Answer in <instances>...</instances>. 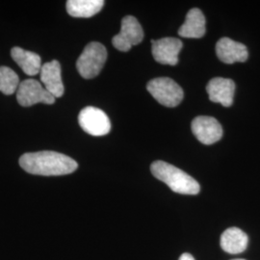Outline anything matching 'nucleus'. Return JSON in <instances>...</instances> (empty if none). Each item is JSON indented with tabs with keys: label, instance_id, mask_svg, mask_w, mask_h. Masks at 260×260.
I'll return each instance as SVG.
<instances>
[{
	"label": "nucleus",
	"instance_id": "obj_1",
	"mask_svg": "<svg viewBox=\"0 0 260 260\" xmlns=\"http://www.w3.org/2000/svg\"><path fill=\"white\" fill-rule=\"evenodd\" d=\"M19 165L31 175L58 177L74 173L78 164L73 158L56 151H38L24 153L19 158Z\"/></svg>",
	"mask_w": 260,
	"mask_h": 260
},
{
	"label": "nucleus",
	"instance_id": "obj_4",
	"mask_svg": "<svg viewBox=\"0 0 260 260\" xmlns=\"http://www.w3.org/2000/svg\"><path fill=\"white\" fill-rule=\"evenodd\" d=\"M147 88L154 100L167 107H176L183 100L184 93L181 87L168 77L150 80Z\"/></svg>",
	"mask_w": 260,
	"mask_h": 260
},
{
	"label": "nucleus",
	"instance_id": "obj_16",
	"mask_svg": "<svg viewBox=\"0 0 260 260\" xmlns=\"http://www.w3.org/2000/svg\"><path fill=\"white\" fill-rule=\"evenodd\" d=\"M103 5V0H69L67 11L74 18H91L101 12Z\"/></svg>",
	"mask_w": 260,
	"mask_h": 260
},
{
	"label": "nucleus",
	"instance_id": "obj_13",
	"mask_svg": "<svg viewBox=\"0 0 260 260\" xmlns=\"http://www.w3.org/2000/svg\"><path fill=\"white\" fill-rule=\"evenodd\" d=\"M205 18L200 9H191L186 16L184 23L178 29L180 37L200 39L205 36Z\"/></svg>",
	"mask_w": 260,
	"mask_h": 260
},
{
	"label": "nucleus",
	"instance_id": "obj_10",
	"mask_svg": "<svg viewBox=\"0 0 260 260\" xmlns=\"http://www.w3.org/2000/svg\"><path fill=\"white\" fill-rule=\"evenodd\" d=\"M216 54L224 64L245 62L249 57L248 48L230 38H222L216 45Z\"/></svg>",
	"mask_w": 260,
	"mask_h": 260
},
{
	"label": "nucleus",
	"instance_id": "obj_11",
	"mask_svg": "<svg viewBox=\"0 0 260 260\" xmlns=\"http://www.w3.org/2000/svg\"><path fill=\"white\" fill-rule=\"evenodd\" d=\"M206 91L212 103H220L224 107L233 105L235 84L232 79L222 77L213 78L207 84Z\"/></svg>",
	"mask_w": 260,
	"mask_h": 260
},
{
	"label": "nucleus",
	"instance_id": "obj_3",
	"mask_svg": "<svg viewBox=\"0 0 260 260\" xmlns=\"http://www.w3.org/2000/svg\"><path fill=\"white\" fill-rule=\"evenodd\" d=\"M107 59V50L101 43L92 42L84 48L76 62V69L85 79L95 77L103 70Z\"/></svg>",
	"mask_w": 260,
	"mask_h": 260
},
{
	"label": "nucleus",
	"instance_id": "obj_12",
	"mask_svg": "<svg viewBox=\"0 0 260 260\" xmlns=\"http://www.w3.org/2000/svg\"><path fill=\"white\" fill-rule=\"evenodd\" d=\"M40 78L47 91L55 99L61 98L64 94L65 88L62 81L61 65L57 60L43 65L40 73Z\"/></svg>",
	"mask_w": 260,
	"mask_h": 260
},
{
	"label": "nucleus",
	"instance_id": "obj_7",
	"mask_svg": "<svg viewBox=\"0 0 260 260\" xmlns=\"http://www.w3.org/2000/svg\"><path fill=\"white\" fill-rule=\"evenodd\" d=\"M17 101L19 105L29 107L40 103L53 104L55 103V98L38 80L25 79L19 84L17 91Z\"/></svg>",
	"mask_w": 260,
	"mask_h": 260
},
{
	"label": "nucleus",
	"instance_id": "obj_18",
	"mask_svg": "<svg viewBox=\"0 0 260 260\" xmlns=\"http://www.w3.org/2000/svg\"><path fill=\"white\" fill-rule=\"evenodd\" d=\"M178 260H195V258L190 253H183Z\"/></svg>",
	"mask_w": 260,
	"mask_h": 260
},
{
	"label": "nucleus",
	"instance_id": "obj_2",
	"mask_svg": "<svg viewBox=\"0 0 260 260\" xmlns=\"http://www.w3.org/2000/svg\"><path fill=\"white\" fill-rule=\"evenodd\" d=\"M151 174L166 183L172 191L182 195H197L201 186L193 177L182 170L164 161H155L150 166Z\"/></svg>",
	"mask_w": 260,
	"mask_h": 260
},
{
	"label": "nucleus",
	"instance_id": "obj_5",
	"mask_svg": "<svg viewBox=\"0 0 260 260\" xmlns=\"http://www.w3.org/2000/svg\"><path fill=\"white\" fill-rule=\"evenodd\" d=\"M78 122L81 128L92 136H104L111 130L108 116L103 110L93 106H87L81 110Z\"/></svg>",
	"mask_w": 260,
	"mask_h": 260
},
{
	"label": "nucleus",
	"instance_id": "obj_9",
	"mask_svg": "<svg viewBox=\"0 0 260 260\" xmlns=\"http://www.w3.org/2000/svg\"><path fill=\"white\" fill-rule=\"evenodd\" d=\"M192 131L196 138L205 145H212L223 137L222 125L212 117L195 118L192 121Z\"/></svg>",
	"mask_w": 260,
	"mask_h": 260
},
{
	"label": "nucleus",
	"instance_id": "obj_17",
	"mask_svg": "<svg viewBox=\"0 0 260 260\" xmlns=\"http://www.w3.org/2000/svg\"><path fill=\"white\" fill-rule=\"evenodd\" d=\"M18 75L8 67H0V92L10 95L18 91L19 86Z\"/></svg>",
	"mask_w": 260,
	"mask_h": 260
},
{
	"label": "nucleus",
	"instance_id": "obj_14",
	"mask_svg": "<svg viewBox=\"0 0 260 260\" xmlns=\"http://www.w3.org/2000/svg\"><path fill=\"white\" fill-rule=\"evenodd\" d=\"M11 56L25 75L34 76L41 73L42 59L37 53L16 47L12 48Z\"/></svg>",
	"mask_w": 260,
	"mask_h": 260
},
{
	"label": "nucleus",
	"instance_id": "obj_15",
	"mask_svg": "<svg viewBox=\"0 0 260 260\" xmlns=\"http://www.w3.org/2000/svg\"><path fill=\"white\" fill-rule=\"evenodd\" d=\"M248 243V235L238 228H230L221 236L222 249L232 254L243 252L247 249Z\"/></svg>",
	"mask_w": 260,
	"mask_h": 260
},
{
	"label": "nucleus",
	"instance_id": "obj_8",
	"mask_svg": "<svg viewBox=\"0 0 260 260\" xmlns=\"http://www.w3.org/2000/svg\"><path fill=\"white\" fill-rule=\"evenodd\" d=\"M152 55L154 60L162 65L176 66L178 54L182 48V42L177 38H163L151 41Z\"/></svg>",
	"mask_w": 260,
	"mask_h": 260
},
{
	"label": "nucleus",
	"instance_id": "obj_19",
	"mask_svg": "<svg viewBox=\"0 0 260 260\" xmlns=\"http://www.w3.org/2000/svg\"><path fill=\"white\" fill-rule=\"evenodd\" d=\"M233 260H245V259H242V258H237V259H233Z\"/></svg>",
	"mask_w": 260,
	"mask_h": 260
},
{
	"label": "nucleus",
	"instance_id": "obj_6",
	"mask_svg": "<svg viewBox=\"0 0 260 260\" xmlns=\"http://www.w3.org/2000/svg\"><path fill=\"white\" fill-rule=\"evenodd\" d=\"M143 39L144 31L139 21L132 16H126L121 19V31L112 39V44L118 50L126 52L142 43Z\"/></svg>",
	"mask_w": 260,
	"mask_h": 260
}]
</instances>
